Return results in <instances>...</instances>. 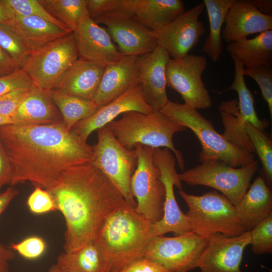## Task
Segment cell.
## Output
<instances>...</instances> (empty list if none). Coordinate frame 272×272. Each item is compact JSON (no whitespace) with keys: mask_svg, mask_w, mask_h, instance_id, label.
Here are the masks:
<instances>
[{"mask_svg":"<svg viewBox=\"0 0 272 272\" xmlns=\"http://www.w3.org/2000/svg\"><path fill=\"white\" fill-rule=\"evenodd\" d=\"M235 208L246 231L272 215L271 192L263 177L255 178Z\"/></svg>","mask_w":272,"mask_h":272,"instance_id":"cell-25","label":"cell"},{"mask_svg":"<svg viewBox=\"0 0 272 272\" xmlns=\"http://www.w3.org/2000/svg\"><path fill=\"white\" fill-rule=\"evenodd\" d=\"M224 23L222 36L228 43L272 30V16L261 13L248 0H234Z\"/></svg>","mask_w":272,"mask_h":272,"instance_id":"cell-21","label":"cell"},{"mask_svg":"<svg viewBox=\"0 0 272 272\" xmlns=\"http://www.w3.org/2000/svg\"><path fill=\"white\" fill-rule=\"evenodd\" d=\"M208 241V239L192 231L175 237L154 236L149 243L145 257L168 272H188L196 268Z\"/></svg>","mask_w":272,"mask_h":272,"instance_id":"cell-11","label":"cell"},{"mask_svg":"<svg viewBox=\"0 0 272 272\" xmlns=\"http://www.w3.org/2000/svg\"><path fill=\"white\" fill-rule=\"evenodd\" d=\"M14 124L47 125L62 122L49 91L33 86L12 117Z\"/></svg>","mask_w":272,"mask_h":272,"instance_id":"cell-24","label":"cell"},{"mask_svg":"<svg viewBox=\"0 0 272 272\" xmlns=\"http://www.w3.org/2000/svg\"><path fill=\"white\" fill-rule=\"evenodd\" d=\"M154 162L158 168L165 189V200L162 218L152 224L153 236L164 235L173 232L176 235L191 231L186 214L180 210L175 198L174 186L182 189V182L176 168V158L166 148L154 149Z\"/></svg>","mask_w":272,"mask_h":272,"instance_id":"cell-12","label":"cell"},{"mask_svg":"<svg viewBox=\"0 0 272 272\" xmlns=\"http://www.w3.org/2000/svg\"><path fill=\"white\" fill-rule=\"evenodd\" d=\"M14 257V251L0 242V272H8L9 261Z\"/></svg>","mask_w":272,"mask_h":272,"instance_id":"cell-47","label":"cell"},{"mask_svg":"<svg viewBox=\"0 0 272 272\" xmlns=\"http://www.w3.org/2000/svg\"><path fill=\"white\" fill-rule=\"evenodd\" d=\"M161 111L195 134L201 146L200 163L217 160L233 167H241L255 160L254 153L241 150L228 142L197 109L169 100Z\"/></svg>","mask_w":272,"mask_h":272,"instance_id":"cell-5","label":"cell"},{"mask_svg":"<svg viewBox=\"0 0 272 272\" xmlns=\"http://www.w3.org/2000/svg\"><path fill=\"white\" fill-rule=\"evenodd\" d=\"M31 51L73 32L34 16H13L8 24Z\"/></svg>","mask_w":272,"mask_h":272,"instance_id":"cell-26","label":"cell"},{"mask_svg":"<svg viewBox=\"0 0 272 272\" xmlns=\"http://www.w3.org/2000/svg\"><path fill=\"white\" fill-rule=\"evenodd\" d=\"M31 88L16 89L0 95V115L12 119Z\"/></svg>","mask_w":272,"mask_h":272,"instance_id":"cell-42","label":"cell"},{"mask_svg":"<svg viewBox=\"0 0 272 272\" xmlns=\"http://www.w3.org/2000/svg\"><path fill=\"white\" fill-rule=\"evenodd\" d=\"M0 47L21 66L31 52L21 38L7 24L0 23Z\"/></svg>","mask_w":272,"mask_h":272,"instance_id":"cell-36","label":"cell"},{"mask_svg":"<svg viewBox=\"0 0 272 272\" xmlns=\"http://www.w3.org/2000/svg\"><path fill=\"white\" fill-rule=\"evenodd\" d=\"M33 84L22 69H19L10 75L0 77V95L21 88H31Z\"/></svg>","mask_w":272,"mask_h":272,"instance_id":"cell-43","label":"cell"},{"mask_svg":"<svg viewBox=\"0 0 272 272\" xmlns=\"http://www.w3.org/2000/svg\"><path fill=\"white\" fill-rule=\"evenodd\" d=\"M18 194L17 190L12 187H8L3 192L1 193L0 216Z\"/></svg>","mask_w":272,"mask_h":272,"instance_id":"cell-48","label":"cell"},{"mask_svg":"<svg viewBox=\"0 0 272 272\" xmlns=\"http://www.w3.org/2000/svg\"><path fill=\"white\" fill-rule=\"evenodd\" d=\"M105 66L78 58L53 89L83 99L93 100Z\"/></svg>","mask_w":272,"mask_h":272,"instance_id":"cell-23","label":"cell"},{"mask_svg":"<svg viewBox=\"0 0 272 272\" xmlns=\"http://www.w3.org/2000/svg\"><path fill=\"white\" fill-rule=\"evenodd\" d=\"M97 131V143L92 146L91 163L113 183L126 202L135 208L137 202L131 192L130 181L138 163L137 150L124 148L106 126Z\"/></svg>","mask_w":272,"mask_h":272,"instance_id":"cell-8","label":"cell"},{"mask_svg":"<svg viewBox=\"0 0 272 272\" xmlns=\"http://www.w3.org/2000/svg\"><path fill=\"white\" fill-rule=\"evenodd\" d=\"M27 206L31 213L41 215L56 211L53 200L45 189L36 186L28 197Z\"/></svg>","mask_w":272,"mask_h":272,"instance_id":"cell-41","label":"cell"},{"mask_svg":"<svg viewBox=\"0 0 272 272\" xmlns=\"http://www.w3.org/2000/svg\"><path fill=\"white\" fill-rule=\"evenodd\" d=\"M251 232L252 251L256 255L272 253V215L259 223Z\"/></svg>","mask_w":272,"mask_h":272,"instance_id":"cell-37","label":"cell"},{"mask_svg":"<svg viewBox=\"0 0 272 272\" xmlns=\"http://www.w3.org/2000/svg\"><path fill=\"white\" fill-rule=\"evenodd\" d=\"M251 239L250 231L235 236H213L208 239L196 267L200 272H243L240 269L243 254Z\"/></svg>","mask_w":272,"mask_h":272,"instance_id":"cell-15","label":"cell"},{"mask_svg":"<svg viewBox=\"0 0 272 272\" xmlns=\"http://www.w3.org/2000/svg\"><path fill=\"white\" fill-rule=\"evenodd\" d=\"M79 58L74 33L52 41L32 51L21 66L33 85L53 89Z\"/></svg>","mask_w":272,"mask_h":272,"instance_id":"cell-7","label":"cell"},{"mask_svg":"<svg viewBox=\"0 0 272 272\" xmlns=\"http://www.w3.org/2000/svg\"><path fill=\"white\" fill-rule=\"evenodd\" d=\"M226 49L238 59L244 69L261 65L272 66V30L259 33L251 39L228 43Z\"/></svg>","mask_w":272,"mask_h":272,"instance_id":"cell-27","label":"cell"},{"mask_svg":"<svg viewBox=\"0 0 272 272\" xmlns=\"http://www.w3.org/2000/svg\"><path fill=\"white\" fill-rule=\"evenodd\" d=\"M0 142L11 170L10 184L26 181L48 189L68 169L91 163L93 147L63 122L0 126Z\"/></svg>","mask_w":272,"mask_h":272,"instance_id":"cell-1","label":"cell"},{"mask_svg":"<svg viewBox=\"0 0 272 272\" xmlns=\"http://www.w3.org/2000/svg\"><path fill=\"white\" fill-rule=\"evenodd\" d=\"M231 57L234 65V78L232 84L226 90H234L237 93L239 112L244 120L263 131L267 126L268 122L261 120L258 117L255 109L253 96L244 80V66L236 57Z\"/></svg>","mask_w":272,"mask_h":272,"instance_id":"cell-32","label":"cell"},{"mask_svg":"<svg viewBox=\"0 0 272 272\" xmlns=\"http://www.w3.org/2000/svg\"><path fill=\"white\" fill-rule=\"evenodd\" d=\"M46 190L65 220V252L93 242L105 219L127 203L117 188L91 163L68 169Z\"/></svg>","mask_w":272,"mask_h":272,"instance_id":"cell-2","label":"cell"},{"mask_svg":"<svg viewBox=\"0 0 272 272\" xmlns=\"http://www.w3.org/2000/svg\"><path fill=\"white\" fill-rule=\"evenodd\" d=\"M13 123H14V122L12 118L6 117L0 115V126Z\"/></svg>","mask_w":272,"mask_h":272,"instance_id":"cell-51","label":"cell"},{"mask_svg":"<svg viewBox=\"0 0 272 272\" xmlns=\"http://www.w3.org/2000/svg\"><path fill=\"white\" fill-rule=\"evenodd\" d=\"M87 8L93 20L129 13L123 6L121 0H87Z\"/></svg>","mask_w":272,"mask_h":272,"instance_id":"cell-39","label":"cell"},{"mask_svg":"<svg viewBox=\"0 0 272 272\" xmlns=\"http://www.w3.org/2000/svg\"><path fill=\"white\" fill-rule=\"evenodd\" d=\"M207 64L205 56L188 54L170 58L166 65L167 84L181 95L184 104L197 110L210 108L212 104L202 79Z\"/></svg>","mask_w":272,"mask_h":272,"instance_id":"cell-13","label":"cell"},{"mask_svg":"<svg viewBox=\"0 0 272 272\" xmlns=\"http://www.w3.org/2000/svg\"><path fill=\"white\" fill-rule=\"evenodd\" d=\"M12 18V15L4 4L3 0H0V23L8 24Z\"/></svg>","mask_w":272,"mask_h":272,"instance_id":"cell-50","label":"cell"},{"mask_svg":"<svg viewBox=\"0 0 272 272\" xmlns=\"http://www.w3.org/2000/svg\"><path fill=\"white\" fill-rule=\"evenodd\" d=\"M10 248L27 259H35L42 256L46 249V244L40 237H28L18 243H11Z\"/></svg>","mask_w":272,"mask_h":272,"instance_id":"cell-40","label":"cell"},{"mask_svg":"<svg viewBox=\"0 0 272 272\" xmlns=\"http://www.w3.org/2000/svg\"><path fill=\"white\" fill-rule=\"evenodd\" d=\"M54 18L73 32L82 20L89 15L87 0H39Z\"/></svg>","mask_w":272,"mask_h":272,"instance_id":"cell-33","label":"cell"},{"mask_svg":"<svg viewBox=\"0 0 272 272\" xmlns=\"http://www.w3.org/2000/svg\"><path fill=\"white\" fill-rule=\"evenodd\" d=\"M205 8L201 2L169 24L153 31L158 45L164 48L172 59L185 56L198 43L206 31L198 20Z\"/></svg>","mask_w":272,"mask_h":272,"instance_id":"cell-14","label":"cell"},{"mask_svg":"<svg viewBox=\"0 0 272 272\" xmlns=\"http://www.w3.org/2000/svg\"><path fill=\"white\" fill-rule=\"evenodd\" d=\"M178 193L188 207L186 215L191 230L198 236L206 239L218 234L235 236L246 231L235 206L223 194L212 191L195 195L182 189Z\"/></svg>","mask_w":272,"mask_h":272,"instance_id":"cell-6","label":"cell"},{"mask_svg":"<svg viewBox=\"0 0 272 272\" xmlns=\"http://www.w3.org/2000/svg\"><path fill=\"white\" fill-rule=\"evenodd\" d=\"M21 69L18 63L0 47V77L11 74Z\"/></svg>","mask_w":272,"mask_h":272,"instance_id":"cell-46","label":"cell"},{"mask_svg":"<svg viewBox=\"0 0 272 272\" xmlns=\"http://www.w3.org/2000/svg\"><path fill=\"white\" fill-rule=\"evenodd\" d=\"M94 20L106 26L112 39L124 55L139 56L152 52L158 46L153 30L141 24L130 14Z\"/></svg>","mask_w":272,"mask_h":272,"instance_id":"cell-16","label":"cell"},{"mask_svg":"<svg viewBox=\"0 0 272 272\" xmlns=\"http://www.w3.org/2000/svg\"><path fill=\"white\" fill-rule=\"evenodd\" d=\"M0 194H1V192H0Z\"/></svg>","mask_w":272,"mask_h":272,"instance_id":"cell-53","label":"cell"},{"mask_svg":"<svg viewBox=\"0 0 272 272\" xmlns=\"http://www.w3.org/2000/svg\"><path fill=\"white\" fill-rule=\"evenodd\" d=\"M129 111L144 114L154 111L146 102L140 85L98 108L91 116L76 123L71 130L83 141L87 142L94 130L105 126L118 115Z\"/></svg>","mask_w":272,"mask_h":272,"instance_id":"cell-19","label":"cell"},{"mask_svg":"<svg viewBox=\"0 0 272 272\" xmlns=\"http://www.w3.org/2000/svg\"><path fill=\"white\" fill-rule=\"evenodd\" d=\"M106 126L119 143L128 150L134 149L137 145L169 149L174 153L179 168L184 169L183 155L175 147L173 137L186 128L161 111L149 114L127 112L119 119L110 122Z\"/></svg>","mask_w":272,"mask_h":272,"instance_id":"cell-4","label":"cell"},{"mask_svg":"<svg viewBox=\"0 0 272 272\" xmlns=\"http://www.w3.org/2000/svg\"><path fill=\"white\" fill-rule=\"evenodd\" d=\"M252 5L261 13L268 16H272L271 0H252Z\"/></svg>","mask_w":272,"mask_h":272,"instance_id":"cell-49","label":"cell"},{"mask_svg":"<svg viewBox=\"0 0 272 272\" xmlns=\"http://www.w3.org/2000/svg\"><path fill=\"white\" fill-rule=\"evenodd\" d=\"M4 4L13 16H34L44 19L58 27L72 31L64 24L51 15L39 0H3Z\"/></svg>","mask_w":272,"mask_h":272,"instance_id":"cell-34","label":"cell"},{"mask_svg":"<svg viewBox=\"0 0 272 272\" xmlns=\"http://www.w3.org/2000/svg\"><path fill=\"white\" fill-rule=\"evenodd\" d=\"M73 33L79 58L106 66L124 55L113 42L106 28L89 15L82 20Z\"/></svg>","mask_w":272,"mask_h":272,"instance_id":"cell-17","label":"cell"},{"mask_svg":"<svg viewBox=\"0 0 272 272\" xmlns=\"http://www.w3.org/2000/svg\"><path fill=\"white\" fill-rule=\"evenodd\" d=\"M138 163L130 181L135 210L153 224L163 217L165 189L153 158L154 148L137 145Z\"/></svg>","mask_w":272,"mask_h":272,"instance_id":"cell-10","label":"cell"},{"mask_svg":"<svg viewBox=\"0 0 272 272\" xmlns=\"http://www.w3.org/2000/svg\"><path fill=\"white\" fill-rule=\"evenodd\" d=\"M244 76L254 80L258 85L262 96L266 102L270 116H272V67L261 65L244 69Z\"/></svg>","mask_w":272,"mask_h":272,"instance_id":"cell-38","label":"cell"},{"mask_svg":"<svg viewBox=\"0 0 272 272\" xmlns=\"http://www.w3.org/2000/svg\"><path fill=\"white\" fill-rule=\"evenodd\" d=\"M168 52L157 46L152 52L137 56L140 85L146 102L154 111H161L169 101L166 93Z\"/></svg>","mask_w":272,"mask_h":272,"instance_id":"cell-18","label":"cell"},{"mask_svg":"<svg viewBox=\"0 0 272 272\" xmlns=\"http://www.w3.org/2000/svg\"><path fill=\"white\" fill-rule=\"evenodd\" d=\"M118 272H168L153 261L143 257L138 259Z\"/></svg>","mask_w":272,"mask_h":272,"instance_id":"cell-44","label":"cell"},{"mask_svg":"<svg viewBox=\"0 0 272 272\" xmlns=\"http://www.w3.org/2000/svg\"><path fill=\"white\" fill-rule=\"evenodd\" d=\"M246 131L262 165L266 176L269 182L272 181V144L271 140L262 131L249 123Z\"/></svg>","mask_w":272,"mask_h":272,"instance_id":"cell-35","label":"cell"},{"mask_svg":"<svg viewBox=\"0 0 272 272\" xmlns=\"http://www.w3.org/2000/svg\"><path fill=\"white\" fill-rule=\"evenodd\" d=\"M137 56L123 55L105 66L92 101L99 108L140 85Z\"/></svg>","mask_w":272,"mask_h":272,"instance_id":"cell-20","label":"cell"},{"mask_svg":"<svg viewBox=\"0 0 272 272\" xmlns=\"http://www.w3.org/2000/svg\"><path fill=\"white\" fill-rule=\"evenodd\" d=\"M121 1L137 21L153 31L169 24L185 12L180 0Z\"/></svg>","mask_w":272,"mask_h":272,"instance_id":"cell-22","label":"cell"},{"mask_svg":"<svg viewBox=\"0 0 272 272\" xmlns=\"http://www.w3.org/2000/svg\"><path fill=\"white\" fill-rule=\"evenodd\" d=\"M49 94L69 131L78 122L91 116L98 109L92 100L70 95L55 89L49 91Z\"/></svg>","mask_w":272,"mask_h":272,"instance_id":"cell-31","label":"cell"},{"mask_svg":"<svg viewBox=\"0 0 272 272\" xmlns=\"http://www.w3.org/2000/svg\"><path fill=\"white\" fill-rule=\"evenodd\" d=\"M11 170L6 152L0 142V189L11 181Z\"/></svg>","mask_w":272,"mask_h":272,"instance_id":"cell-45","label":"cell"},{"mask_svg":"<svg viewBox=\"0 0 272 272\" xmlns=\"http://www.w3.org/2000/svg\"><path fill=\"white\" fill-rule=\"evenodd\" d=\"M218 109L224 127L223 136L238 149L254 153V147L246 131L247 123L239 112L238 100L222 101Z\"/></svg>","mask_w":272,"mask_h":272,"instance_id":"cell-29","label":"cell"},{"mask_svg":"<svg viewBox=\"0 0 272 272\" xmlns=\"http://www.w3.org/2000/svg\"><path fill=\"white\" fill-rule=\"evenodd\" d=\"M48 272H60V271L57 266L55 264L51 267Z\"/></svg>","mask_w":272,"mask_h":272,"instance_id":"cell-52","label":"cell"},{"mask_svg":"<svg viewBox=\"0 0 272 272\" xmlns=\"http://www.w3.org/2000/svg\"><path fill=\"white\" fill-rule=\"evenodd\" d=\"M258 166L256 160L241 167L210 160L179 174V177L189 185H204L219 190L235 206L249 187Z\"/></svg>","mask_w":272,"mask_h":272,"instance_id":"cell-9","label":"cell"},{"mask_svg":"<svg viewBox=\"0 0 272 272\" xmlns=\"http://www.w3.org/2000/svg\"><path fill=\"white\" fill-rule=\"evenodd\" d=\"M234 0H203L209 21L210 31L202 46L203 51L214 61L223 52L222 27Z\"/></svg>","mask_w":272,"mask_h":272,"instance_id":"cell-30","label":"cell"},{"mask_svg":"<svg viewBox=\"0 0 272 272\" xmlns=\"http://www.w3.org/2000/svg\"><path fill=\"white\" fill-rule=\"evenodd\" d=\"M152 223L126 203L104 221L93 241L110 272L144 257L154 236Z\"/></svg>","mask_w":272,"mask_h":272,"instance_id":"cell-3","label":"cell"},{"mask_svg":"<svg viewBox=\"0 0 272 272\" xmlns=\"http://www.w3.org/2000/svg\"><path fill=\"white\" fill-rule=\"evenodd\" d=\"M55 265L60 272H110L93 242L76 251L61 253Z\"/></svg>","mask_w":272,"mask_h":272,"instance_id":"cell-28","label":"cell"}]
</instances>
